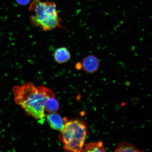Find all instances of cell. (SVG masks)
Masks as SVG:
<instances>
[{
    "label": "cell",
    "mask_w": 152,
    "mask_h": 152,
    "mask_svg": "<svg viewBox=\"0 0 152 152\" xmlns=\"http://www.w3.org/2000/svg\"><path fill=\"white\" fill-rule=\"evenodd\" d=\"M59 108V103L55 97L48 99L45 104V111L50 113H56Z\"/></svg>",
    "instance_id": "cell-8"
},
{
    "label": "cell",
    "mask_w": 152,
    "mask_h": 152,
    "mask_svg": "<svg viewBox=\"0 0 152 152\" xmlns=\"http://www.w3.org/2000/svg\"><path fill=\"white\" fill-rule=\"evenodd\" d=\"M83 152H106L102 142H89L84 146Z\"/></svg>",
    "instance_id": "cell-9"
},
{
    "label": "cell",
    "mask_w": 152,
    "mask_h": 152,
    "mask_svg": "<svg viewBox=\"0 0 152 152\" xmlns=\"http://www.w3.org/2000/svg\"><path fill=\"white\" fill-rule=\"evenodd\" d=\"M75 68L77 70H80L82 69V66L81 62L77 63L76 64Z\"/></svg>",
    "instance_id": "cell-11"
},
{
    "label": "cell",
    "mask_w": 152,
    "mask_h": 152,
    "mask_svg": "<svg viewBox=\"0 0 152 152\" xmlns=\"http://www.w3.org/2000/svg\"><path fill=\"white\" fill-rule=\"evenodd\" d=\"M29 10L34 14L30 17L31 23L34 27H40L45 31L58 28H63L61 25L62 20L58 16L55 3L34 0L30 6Z\"/></svg>",
    "instance_id": "cell-2"
},
{
    "label": "cell",
    "mask_w": 152,
    "mask_h": 152,
    "mask_svg": "<svg viewBox=\"0 0 152 152\" xmlns=\"http://www.w3.org/2000/svg\"><path fill=\"white\" fill-rule=\"evenodd\" d=\"M115 152H140L143 151L139 149L134 144L124 142H119L118 145L115 148Z\"/></svg>",
    "instance_id": "cell-7"
},
{
    "label": "cell",
    "mask_w": 152,
    "mask_h": 152,
    "mask_svg": "<svg viewBox=\"0 0 152 152\" xmlns=\"http://www.w3.org/2000/svg\"><path fill=\"white\" fill-rule=\"evenodd\" d=\"M86 1H94V0H86Z\"/></svg>",
    "instance_id": "cell-12"
},
{
    "label": "cell",
    "mask_w": 152,
    "mask_h": 152,
    "mask_svg": "<svg viewBox=\"0 0 152 152\" xmlns=\"http://www.w3.org/2000/svg\"><path fill=\"white\" fill-rule=\"evenodd\" d=\"M12 92L15 102L26 114L42 123L45 117V102L49 98L55 97L54 92L45 87H36L32 82L15 86Z\"/></svg>",
    "instance_id": "cell-1"
},
{
    "label": "cell",
    "mask_w": 152,
    "mask_h": 152,
    "mask_svg": "<svg viewBox=\"0 0 152 152\" xmlns=\"http://www.w3.org/2000/svg\"><path fill=\"white\" fill-rule=\"evenodd\" d=\"M86 125L79 120L67 121L59 135L64 151H83L87 136Z\"/></svg>",
    "instance_id": "cell-3"
},
{
    "label": "cell",
    "mask_w": 152,
    "mask_h": 152,
    "mask_svg": "<svg viewBox=\"0 0 152 152\" xmlns=\"http://www.w3.org/2000/svg\"><path fill=\"white\" fill-rule=\"evenodd\" d=\"M31 0H16L17 2L21 5H27Z\"/></svg>",
    "instance_id": "cell-10"
},
{
    "label": "cell",
    "mask_w": 152,
    "mask_h": 152,
    "mask_svg": "<svg viewBox=\"0 0 152 152\" xmlns=\"http://www.w3.org/2000/svg\"><path fill=\"white\" fill-rule=\"evenodd\" d=\"M46 118L47 122L51 128L60 132H62L67 121V119L62 118L56 113H49L47 115Z\"/></svg>",
    "instance_id": "cell-5"
},
{
    "label": "cell",
    "mask_w": 152,
    "mask_h": 152,
    "mask_svg": "<svg viewBox=\"0 0 152 152\" xmlns=\"http://www.w3.org/2000/svg\"><path fill=\"white\" fill-rule=\"evenodd\" d=\"M81 63L82 69L85 72L90 74L96 73L100 66L99 60L94 55H89L85 57Z\"/></svg>",
    "instance_id": "cell-4"
},
{
    "label": "cell",
    "mask_w": 152,
    "mask_h": 152,
    "mask_svg": "<svg viewBox=\"0 0 152 152\" xmlns=\"http://www.w3.org/2000/svg\"><path fill=\"white\" fill-rule=\"evenodd\" d=\"M54 58L56 61L59 64L65 63L71 59V54L66 48H59L54 52Z\"/></svg>",
    "instance_id": "cell-6"
}]
</instances>
